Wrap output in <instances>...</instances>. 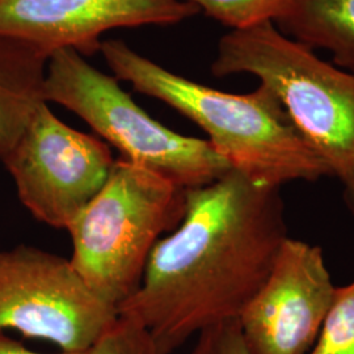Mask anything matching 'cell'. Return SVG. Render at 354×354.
<instances>
[{
	"label": "cell",
	"mask_w": 354,
	"mask_h": 354,
	"mask_svg": "<svg viewBox=\"0 0 354 354\" xmlns=\"http://www.w3.org/2000/svg\"><path fill=\"white\" fill-rule=\"evenodd\" d=\"M49 55L36 46L0 37V160L12 150L38 106Z\"/></svg>",
	"instance_id": "30bf717a"
},
{
	"label": "cell",
	"mask_w": 354,
	"mask_h": 354,
	"mask_svg": "<svg viewBox=\"0 0 354 354\" xmlns=\"http://www.w3.org/2000/svg\"><path fill=\"white\" fill-rule=\"evenodd\" d=\"M185 207V188L115 159L102 189L67 228L70 261L89 289L118 310L138 290L152 250L178 226Z\"/></svg>",
	"instance_id": "277c9868"
},
{
	"label": "cell",
	"mask_w": 354,
	"mask_h": 354,
	"mask_svg": "<svg viewBox=\"0 0 354 354\" xmlns=\"http://www.w3.org/2000/svg\"><path fill=\"white\" fill-rule=\"evenodd\" d=\"M100 53L118 80L189 118L231 169L254 184L281 189L294 181L315 183L330 176L266 86L244 95L210 88L165 70L121 39L104 41Z\"/></svg>",
	"instance_id": "7a4b0ae2"
},
{
	"label": "cell",
	"mask_w": 354,
	"mask_h": 354,
	"mask_svg": "<svg viewBox=\"0 0 354 354\" xmlns=\"http://www.w3.org/2000/svg\"><path fill=\"white\" fill-rule=\"evenodd\" d=\"M198 12L183 0H0V37L33 45L49 58L67 48L93 55L108 30L172 26Z\"/></svg>",
	"instance_id": "9c48e42d"
},
{
	"label": "cell",
	"mask_w": 354,
	"mask_h": 354,
	"mask_svg": "<svg viewBox=\"0 0 354 354\" xmlns=\"http://www.w3.org/2000/svg\"><path fill=\"white\" fill-rule=\"evenodd\" d=\"M1 162L29 213L67 230L102 189L115 159L106 142L66 125L42 102Z\"/></svg>",
	"instance_id": "52a82bcc"
},
{
	"label": "cell",
	"mask_w": 354,
	"mask_h": 354,
	"mask_svg": "<svg viewBox=\"0 0 354 354\" xmlns=\"http://www.w3.org/2000/svg\"><path fill=\"white\" fill-rule=\"evenodd\" d=\"M274 26L313 50L328 51L354 74V0H291Z\"/></svg>",
	"instance_id": "8fae6325"
},
{
	"label": "cell",
	"mask_w": 354,
	"mask_h": 354,
	"mask_svg": "<svg viewBox=\"0 0 354 354\" xmlns=\"http://www.w3.org/2000/svg\"><path fill=\"white\" fill-rule=\"evenodd\" d=\"M319 245L288 236L266 283L238 317L250 354H308L333 301Z\"/></svg>",
	"instance_id": "ba28073f"
},
{
	"label": "cell",
	"mask_w": 354,
	"mask_h": 354,
	"mask_svg": "<svg viewBox=\"0 0 354 354\" xmlns=\"http://www.w3.org/2000/svg\"><path fill=\"white\" fill-rule=\"evenodd\" d=\"M44 99L80 117L122 159L185 189L214 183L231 169L209 140L183 136L153 120L120 87L115 76L99 71L74 49L51 54Z\"/></svg>",
	"instance_id": "5b68a950"
},
{
	"label": "cell",
	"mask_w": 354,
	"mask_h": 354,
	"mask_svg": "<svg viewBox=\"0 0 354 354\" xmlns=\"http://www.w3.org/2000/svg\"><path fill=\"white\" fill-rule=\"evenodd\" d=\"M308 354H354V281L336 286L328 314Z\"/></svg>",
	"instance_id": "4fadbf2b"
},
{
	"label": "cell",
	"mask_w": 354,
	"mask_h": 354,
	"mask_svg": "<svg viewBox=\"0 0 354 354\" xmlns=\"http://www.w3.org/2000/svg\"><path fill=\"white\" fill-rule=\"evenodd\" d=\"M118 317L79 276L70 259L20 244L0 250V332L17 330L88 352Z\"/></svg>",
	"instance_id": "8992f818"
},
{
	"label": "cell",
	"mask_w": 354,
	"mask_h": 354,
	"mask_svg": "<svg viewBox=\"0 0 354 354\" xmlns=\"http://www.w3.org/2000/svg\"><path fill=\"white\" fill-rule=\"evenodd\" d=\"M196 6L215 21L239 30L274 23L291 0H183Z\"/></svg>",
	"instance_id": "7c38bea8"
},
{
	"label": "cell",
	"mask_w": 354,
	"mask_h": 354,
	"mask_svg": "<svg viewBox=\"0 0 354 354\" xmlns=\"http://www.w3.org/2000/svg\"><path fill=\"white\" fill-rule=\"evenodd\" d=\"M196 339L190 354H250L238 319L205 329Z\"/></svg>",
	"instance_id": "9a60e30c"
},
{
	"label": "cell",
	"mask_w": 354,
	"mask_h": 354,
	"mask_svg": "<svg viewBox=\"0 0 354 354\" xmlns=\"http://www.w3.org/2000/svg\"><path fill=\"white\" fill-rule=\"evenodd\" d=\"M88 354H165L149 330L134 317L118 314Z\"/></svg>",
	"instance_id": "5bb4252c"
},
{
	"label": "cell",
	"mask_w": 354,
	"mask_h": 354,
	"mask_svg": "<svg viewBox=\"0 0 354 354\" xmlns=\"http://www.w3.org/2000/svg\"><path fill=\"white\" fill-rule=\"evenodd\" d=\"M213 75L251 74L279 99L292 124L342 184L354 216V74L285 36L274 23L230 30Z\"/></svg>",
	"instance_id": "3957f363"
},
{
	"label": "cell",
	"mask_w": 354,
	"mask_h": 354,
	"mask_svg": "<svg viewBox=\"0 0 354 354\" xmlns=\"http://www.w3.org/2000/svg\"><path fill=\"white\" fill-rule=\"evenodd\" d=\"M281 189L230 169L187 189L185 214L158 241L140 288L118 314L134 317L165 354L241 317L288 238Z\"/></svg>",
	"instance_id": "6da1fadb"
},
{
	"label": "cell",
	"mask_w": 354,
	"mask_h": 354,
	"mask_svg": "<svg viewBox=\"0 0 354 354\" xmlns=\"http://www.w3.org/2000/svg\"><path fill=\"white\" fill-rule=\"evenodd\" d=\"M0 354H44L33 352L28 349L23 344L17 340H13L7 336L4 332H0ZM53 354H88V352H62Z\"/></svg>",
	"instance_id": "2e32d148"
}]
</instances>
